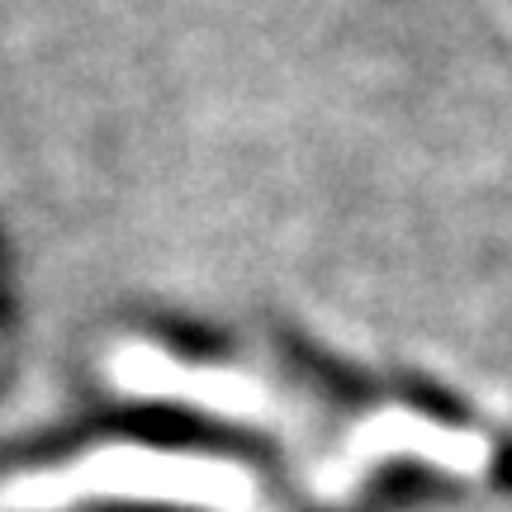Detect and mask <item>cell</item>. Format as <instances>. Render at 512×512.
Segmentation results:
<instances>
[{"mask_svg":"<svg viewBox=\"0 0 512 512\" xmlns=\"http://www.w3.org/2000/svg\"><path fill=\"white\" fill-rule=\"evenodd\" d=\"M389 456H418L437 470H451V475H479L489 465V446L475 432H460V427H446V422H432L422 413H403V408H389V413H375L370 422L356 427V437L347 441V451L328 465L323 475V489L332 498L351 494L361 479Z\"/></svg>","mask_w":512,"mask_h":512,"instance_id":"2","label":"cell"},{"mask_svg":"<svg viewBox=\"0 0 512 512\" xmlns=\"http://www.w3.org/2000/svg\"><path fill=\"white\" fill-rule=\"evenodd\" d=\"M114 384L128 389V394H143V399L195 403V408L219 413V418H247V422L271 418V394L252 375L219 366H185V361H171L166 351L152 347L119 351L114 356Z\"/></svg>","mask_w":512,"mask_h":512,"instance_id":"3","label":"cell"},{"mask_svg":"<svg viewBox=\"0 0 512 512\" xmlns=\"http://www.w3.org/2000/svg\"><path fill=\"white\" fill-rule=\"evenodd\" d=\"M86 498H138V503H176V508L247 512L252 479L247 470L209 456H171L143 446H105L62 470L19 479L5 494L10 512H62Z\"/></svg>","mask_w":512,"mask_h":512,"instance_id":"1","label":"cell"}]
</instances>
